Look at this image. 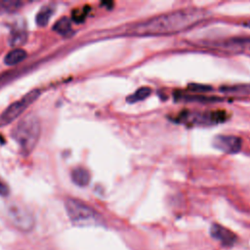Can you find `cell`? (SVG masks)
<instances>
[{"instance_id":"cell-1","label":"cell","mask_w":250,"mask_h":250,"mask_svg":"<svg viewBox=\"0 0 250 250\" xmlns=\"http://www.w3.org/2000/svg\"><path fill=\"white\" fill-rule=\"evenodd\" d=\"M206 17L207 12L202 9L179 10L132 24L126 30V34L134 36L170 35L190 28Z\"/></svg>"},{"instance_id":"cell-2","label":"cell","mask_w":250,"mask_h":250,"mask_svg":"<svg viewBox=\"0 0 250 250\" xmlns=\"http://www.w3.org/2000/svg\"><path fill=\"white\" fill-rule=\"evenodd\" d=\"M12 137L23 153L31 152L40 137L39 119L32 114L22 117L12 130Z\"/></svg>"},{"instance_id":"cell-3","label":"cell","mask_w":250,"mask_h":250,"mask_svg":"<svg viewBox=\"0 0 250 250\" xmlns=\"http://www.w3.org/2000/svg\"><path fill=\"white\" fill-rule=\"evenodd\" d=\"M64 207L70 222L76 227H97L104 224L101 214L79 199L66 198Z\"/></svg>"},{"instance_id":"cell-4","label":"cell","mask_w":250,"mask_h":250,"mask_svg":"<svg viewBox=\"0 0 250 250\" xmlns=\"http://www.w3.org/2000/svg\"><path fill=\"white\" fill-rule=\"evenodd\" d=\"M229 118L227 112L223 110L213 111H182L175 117V121L191 125H214L225 122Z\"/></svg>"},{"instance_id":"cell-5","label":"cell","mask_w":250,"mask_h":250,"mask_svg":"<svg viewBox=\"0 0 250 250\" xmlns=\"http://www.w3.org/2000/svg\"><path fill=\"white\" fill-rule=\"evenodd\" d=\"M40 96V91L38 89H33L27 92L23 97L20 100L12 103L9 106H7L2 113L0 114V127L6 126L13 122L16 118H18L31 104L36 101V99Z\"/></svg>"},{"instance_id":"cell-6","label":"cell","mask_w":250,"mask_h":250,"mask_svg":"<svg viewBox=\"0 0 250 250\" xmlns=\"http://www.w3.org/2000/svg\"><path fill=\"white\" fill-rule=\"evenodd\" d=\"M7 215L10 222L21 231H30L34 227V217L31 212L19 203H11L7 207Z\"/></svg>"},{"instance_id":"cell-7","label":"cell","mask_w":250,"mask_h":250,"mask_svg":"<svg viewBox=\"0 0 250 250\" xmlns=\"http://www.w3.org/2000/svg\"><path fill=\"white\" fill-rule=\"evenodd\" d=\"M213 146L226 153H237L242 146L240 138L232 135H219L213 139Z\"/></svg>"},{"instance_id":"cell-8","label":"cell","mask_w":250,"mask_h":250,"mask_svg":"<svg viewBox=\"0 0 250 250\" xmlns=\"http://www.w3.org/2000/svg\"><path fill=\"white\" fill-rule=\"evenodd\" d=\"M210 234L213 238L220 241L224 246H232L237 240L234 232L216 223L211 226Z\"/></svg>"},{"instance_id":"cell-9","label":"cell","mask_w":250,"mask_h":250,"mask_svg":"<svg viewBox=\"0 0 250 250\" xmlns=\"http://www.w3.org/2000/svg\"><path fill=\"white\" fill-rule=\"evenodd\" d=\"M70 175L72 182L79 187H85L90 182V173L84 167H75L74 169H72Z\"/></svg>"},{"instance_id":"cell-10","label":"cell","mask_w":250,"mask_h":250,"mask_svg":"<svg viewBox=\"0 0 250 250\" xmlns=\"http://www.w3.org/2000/svg\"><path fill=\"white\" fill-rule=\"evenodd\" d=\"M222 48L237 49V50H250V38H234L220 42L217 44Z\"/></svg>"},{"instance_id":"cell-11","label":"cell","mask_w":250,"mask_h":250,"mask_svg":"<svg viewBox=\"0 0 250 250\" xmlns=\"http://www.w3.org/2000/svg\"><path fill=\"white\" fill-rule=\"evenodd\" d=\"M27 39V32L22 28H16L13 29L10 36H9V44L12 47L19 48L26 42Z\"/></svg>"},{"instance_id":"cell-12","label":"cell","mask_w":250,"mask_h":250,"mask_svg":"<svg viewBox=\"0 0 250 250\" xmlns=\"http://www.w3.org/2000/svg\"><path fill=\"white\" fill-rule=\"evenodd\" d=\"M26 58V52L21 48H15L10 51L4 58V62L7 65H15L22 62Z\"/></svg>"},{"instance_id":"cell-13","label":"cell","mask_w":250,"mask_h":250,"mask_svg":"<svg viewBox=\"0 0 250 250\" xmlns=\"http://www.w3.org/2000/svg\"><path fill=\"white\" fill-rule=\"evenodd\" d=\"M220 91L228 95H250V84L224 86L220 88Z\"/></svg>"},{"instance_id":"cell-14","label":"cell","mask_w":250,"mask_h":250,"mask_svg":"<svg viewBox=\"0 0 250 250\" xmlns=\"http://www.w3.org/2000/svg\"><path fill=\"white\" fill-rule=\"evenodd\" d=\"M53 13H54V8L52 6L42 7L40 11L36 14V17H35L36 23L39 26H45L49 22Z\"/></svg>"},{"instance_id":"cell-15","label":"cell","mask_w":250,"mask_h":250,"mask_svg":"<svg viewBox=\"0 0 250 250\" xmlns=\"http://www.w3.org/2000/svg\"><path fill=\"white\" fill-rule=\"evenodd\" d=\"M53 28L56 32H58L62 35H67L71 31V22L68 18L63 17L56 21Z\"/></svg>"},{"instance_id":"cell-16","label":"cell","mask_w":250,"mask_h":250,"mask_svg":"<svg viewBox=\"0 0 250 250\" xmlns=\"http://www.w3.org/2000/svg\"><path fill=\"white\" fill-rule=\"evenodd\" d=\"M150 94H151V89L149 87H141L136 92H134L132 95L127 97L126 100L128 103L133 104V103L140 102V101L146 99Z\"/></svg>"},{"instance_id":"cell-17","label":"cell","mask_w":250,"mask_h":250,"mask_svg":"<svg viewBox=\"0 0 250 250\" xmlns=\"http://www.w3.org/2000/svg\"><path fill=\"white\" fill-rule=\"evenodd\" d=\"M21 5L22 3L20 1H11V0L0 1V13L15 12L19 10Z\"/></svg>"},{"instance_id":"cell-18","label":"cell","mask_w":250,"mask_h":250,"mask_svg":"<svg viewBox=\"0 0 250 250\" xmlns=\"http://www.w3.org/2000/svg\"><path fill=\"white\" fill-rule=\"evenodd\" d=\"M188 88L194 92H202V93L212 90V87L208 85H201V84H190L188 85Z\"/></svg>"},{"instance_id":"cell-19","label":"cell","mask_w":250,"mask_h":250,"mask_svg":"<svg viewBox=\"0 0 250 250\" xmlns=\"http://www.w3.org/2000/svg\"><path fill=\"white\" fill-rule=\"evenodd\" d=\"M9 192H10V189H9L8 186L0 180V195L1 196H7L9 194Z\"/></svg>"},{"instance_id":"cell-20","label":"cell","mask_w":250,"mask_h":250,"mask_svg":"<svg viewBox=\"0 0 250 250\" xmlns=\"http://www.w3.org/2000/svg\"><path fill=\"white\" fill-rule=\"evenodd\" d=\"M243 25H244L245 27H248V28H250V21H247L243 22Z\"/></svg>"}]
</instances>
